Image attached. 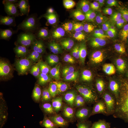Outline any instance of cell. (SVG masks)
Instances as JSON below:
<instances>
[{
    "label": "cell",
    "instance_id": "1",
    "mask_svg": "<svg viewBox=\"0 0 128 128\" xmlns=\"http://www.w3.org/2000/svg\"><path fill=\"white\" fill-rule=\"evenodd\" d=\"M58 29L53 20L41 24L26 39V44L38 48L53 50L60 42Z\"/></svg>",
    "mask_w": 128,
    "mask_h": 128
},
{
    "label": "cell",
    "instance_id": "2",
    "mask_svg": "<svg viewBox=\"0 0 128 128\" xmlns=\"http://www.w3.org/2000/svg\"><path fill=\"white\" fill-rule=\"evenodd\" d=\"M26 56V64L41 71L47 69L55 59L52 50L44 48L34 49L28 52Z\"/></svg>",
    "mask_w": 128,
    "mask_h": 128
},
{
    "label": "cell",
    "instance_id": "3",
    "mask_svg": "<svg viewBox=\"0 0 128 128\" xmlns=\"http://www.w3.org/2000/svg\"><path fill=\"white\" fill-rule=\"evenodd\" d=\"M49 94L41 87L27 89L23 94L24 102L30 112H38L46 104Z\"/></svg>",
    "mask_w": 128,
    "mask_h": 128
},
{
    "label": "cell",
    "instance_id": "4",
    "mask_svg": "<svg viewBox=\"0 0 128 128\" xmlns=\"http://www.w3.org/2000/svg\"><path fill=\"white\" fill-rule=\"evenodd\" d=\"M18 101L16 96L9 92L1 90L0 92V114L9 118L16 116L18 112Z\"/></svg>",
    "mask_w": 128,
    "mask_h": 128
},
{
    "label": "cell",
    "instance_id": "5",
    "mask_svg": "<svg viewBox=\"0 0 128 128\" xmlns=\"http://www.w3.org/2000/svg\"><path fill=\"white\" fill-rule=\"evenodd\" d=\"M8 18L12 24L26 25L30 23V18L26 14V5L16 4L9 0L4 1Z\"/></svg>",
    "mask_w": 128,
    "mask_h": 128
},
{
    "label": "cell",
    "instance_id": "6",
    "mask_svg": "<svg viewBox=\"0 0 128 128\" xmlns=\"http://www.w3.org/2000/svg\"><path fill=\"white\" fill-rule=\"evenodd\" d=\"M26 6L27 12L29 15L30 23H42L45 16V9L42 1L30 0L28 2Z\"/></svg>",
    "mask_w": 128,
    "mask_h": 128
},
{
    "label": "cell",
    "instance_id": "7",
    "mask_svg": "<svg viewBox=\"0 0 128 128\" xmlns=\"http://www.w3.org/2000/svg\"><path fill=\"white\" fill-rule=\"evenodd\" d=\"M24 25L22 24L0 23V36L13 40H22L24 36L23 32Z\"/></svg>",
    "mask_w": 128,
    "mask_h": 128
},
{
    "label": "cell",
    "instance_id": "8",
    "mask_svg": "<svg viewBox=\"0 0 128 128\" xmlns=\"http://www.w3.org/2000/svg\"><path fill=\"white\" fill-rule=\"evenodd\" d=\"M47 73L50 76L63 81L68 78V72L64 60L54 59L47 68Z\"/></svg>",
    "mask_w": 128,
    "mask_h": 128
},
{
    "label": "cell",
    "instance_id": "9",
    "mask_svg": "<svg viewBox=\"0 0 128 128\" xmlns=\"http://www.w3.org/2000/svg\"><path fill=\"white\" fill-rule=\"evenodd\" d=\"M26 46H21L18 43L7 44H0V57L1 59L13 60L22 50H24Z\"/></svg>",
    "mask_w": 128,
    "mask_h": 128
},
{
    "label": "cell",
    "instance_id": "10",
    "mask_svg": "<svg viewBox=\"0 0 128 128\" xmlns=\"http://www.w3.org/2000/svg\"><path fill=\"white\" fill-rule=\"evenodd\" d=\"M72 70L76 78L82 81L91 80L94 78L92 70L89 66L78 60L72 65Z\"/></svg>",
    "mask_w": 128,
    "mask_h": 128
},
{
    "label": "cell",
    "instance_id": "11",
    "mask_svg": "<svg viewBox=\"0 0 128 128\" xmlns=\"http://www.w3.org/2000/svg\"><path fill=\"white\" fill-rule=\"evenodd\" d=\"M52 51L55 58L57 57L58 60H63L71 58L75 54V50L73 45L68 42L59 43Z\"/></svg>",
    "mask_w": 128,
    "mask_h": 128
},
{
    "label": "cell",
    "instance_id": "12",
    "mask_svg": "<svg viewBox=\"0 0 128 128\" xmlns=\"http://www.w3.org/2000/svg\"><path fill=\"white\" fill-rule=\"evenodd\" d=\"M21 76L25 84L34 86L38 84L43 78L41 71L34 68H25L21 73Z\"/></svg>",
    "mask_w": 128,
    "mask_h": 128
},
{
    "label": "cell",
    "instance_id": "13",
    "mask_svg": "<svg viewBox=\"0 0 128 128\" xmlns=\"http://www.w3.org/2000/svg\"><path fill=\"white\" fill-rule=\"evenodd\" d=\"M90 65L96 74L100 76H104L110 70L112 66V62L106 57H102L92 60Z\"/></svg>",
    "mask_w": 128,
    "mask_h": 128
},
{
    "label": "cell",
    "instance_id": "14",
    "mask_svg": "<svg viewBox=\"0 0 128 128\" xmlns=\"http://www.w3.org/2000/svg\"><path fill=\"white\" fill-rule=\"evenodd\" d=\"M57 126L60 128H65L77 121L75 114L72 111L60 109L57 115Z\"/></svg>",
    "mask_w": 128,
    "mask_h": 128
},
{
    "label": "cell",
    "instance_id": "15",
    "mask_svg": "<svg viewBox=\"0 0 128 128\" xmlns=\"http://www.w3.org/2000/svg\"><path fill=\"white\" fill-rule=\"evenodd\" d=\"M97 51V45L92 41L86 42L76 48L77 56L82 58H90L96 54Z\"/></svg>",
    "mask_w": 128,
    "mask_h": 128
},
{
    "label": "cell",
    "instance_id": "16",
    "mask_svg": "<svg viewBox=\"0 0 128 128\" xmlns=\"http://www.w3.org/2000/svg\"><path fill=\"white\" fill-rule=\"evenodd\" d=\"M90 98L86 97L76 104L74 108L76 114L86 121L90 118Z\"/></svg>",
    "mask_w": 128,
    "mask_h": 128
},
{
    "label": "cell",
    "instance_id": "17",
    "mask_svg": "<svg viewBox=\"0 0 128 128\" xmlns=\"http://www.w3.org/2000/svg\"><path fill=\"white\" fill-rule=\"evenodd\" d=\"M62 25L68 28L73 36L75 38L82 36L86 32V25L84 21L82 20L77 21L70 20Z\"/></svg>",
    "mask_w": 128,
    "mask_h": 128
},
{
    "label": "cell",
    "instance_id": "18",
    "mask_svg": "<svg viewBox=\"0 0 128 128\" xmlns=\"http://www.w3.org/2000/svg\"><path fill=\"white\" fill-rule=\"evenodd\" d=\"M89 89L87 85L81 82H74L70 84V92L71 96L76 99L82 98L88 93Z\"/></svg>",
    "mask_w": 128,
    "mask_h": 128
},
{
    "label": "cell",
    "instance_id": "19",
    "mask_svg": "<svg viewBox=\"0 0 128 128\" xmlns=\"http://www.w3.org/2000/svg\"><path fill=\"white\" fill-rule=\"evenodd\" d=\"M62 85V81L49 76L44 81L40 87L49 94H54L58 90Z\"/></svg>",
    "mask_w": 128,
    "mask_h": 128
},
{
    "label": "cell",
    "instance_id": "20",
    "mask_svg": "<svg viewBox=\"0 0 128 128\" xmlns=\"http://www.w3.org/2000/svg\"><path fill=\"white\" fill-rule=\"evenodd\" d=\"M119 88L121 94L126 96L128 90V64H124L119 67Z\"/></svg>",
    "mask_w": 128,
    "mask_h": 128
},
{
    "label": "cell",
    "instance_id": "21",
    "mask_svg": "<svg viewBox=\"0 0 128 128\" xmlns=\"http://www.w3.org/2000/svg\"><path fill=\"white\" fill-rule=\"evenodd\" d=\"M60 91L48 99L45 105V110L53 116H57L60 110Z\"/></svg>",
    "mask_w": 128,
    "mask_h": 128
},
{
    "label": "cell",
    "instance_id": "22",
    "mask_svg": "<svg viewBox=\"0 0 128 128\" xmlns=\"http://www.w3.org/2000/svg\"><path fill=\"white\" fill-rule=\"evenodd\" d=\"M108 22L112 27L117 31L123 32L128 29V22L119 14H116L110 17Z\"/></svg>",
    "mask_w": 128,
    "mask_h": 128
},
{
    "label": "cell",
    "instance_id": "23",
    "mask_svg": "<svg viewBox=\"0 0 128 128\" xmlns=\"http://www.w3.org/2000/svg\"><path fill=\"white\" fill-rule=\"evenodd\" d=\"M60 109L67 111H72L76 104L71 96L61 91L60 93Z\"/></svg>",
    "mask_w": 128,
    "mask_h": 128
},
{
    "label": "cell",
    "instance_id": "24",
    "mask_svg": "<svg viewBox=\"0 0 128 128\" xmlns=\"http://www.w3.org/2000/svg\"><path fill=\"white\" fill-rule=\"evenodd\" d=\"M118 112V109L117 107H112L110 109L98 115L96 120L99 122L113 121L116 118Z\"/></svg>",
    "mask_w": 128,
    "mask_h": 128
},
{
    "label": "cell",
    "instance_id": "25",
    "mask_svg": "<svg viewBox=\"0 0 128 128\" xmlns=\"http://www.w3.org/2000/svg\"><path fill=\"white\" fill-rule=\"evenodd\" d=\"M112 103L108 99H100L96 101L93 106V111L96 116L110 109Z\"/></svg>",
    "mask_w": 128,
    "mask_h": 128
},
{
    "label": "cell",
    "instance_id": "26",
    "mask_svg": "<svg viewBox=\"0 0 128 128\" xmlns=\"http://www.w3.org/2000/svg\"><path fill=\"white\" fill-rule=\"evenodd\" d=\"M94 5L97 11L102 14L109 12L114 7L112 2L108 0H96Z\"/></svg>",
    "mask_w": 128,
    "mask_h": 128
},
{
    "label": "cell",
    "instance_id": "27",
    "mask_svg": "<svg viewBox=\"0 0 128 128\" xmlns=\"http://www.w3.org/2000/svg\"><path fill=\"white\" fill-rule=\"evenodd\" d=\"M109 56L117 62H122L128 59V53L124 48H113L109 52Z\"/></svg>",
    "mask_w": 128,
    "mask_h": 128
},
{
    "label": "cell",
    "instance_id": "28",
    "mask_svg": "<svg viewBox=\"0 0 128 128\" xmlns=\"http://www.w3.org/2000/svg\"><path fill=\"white\" fill-rule=\"evenodd\" d=\"M125 39L126 38L122 34H112L110 36L109 44L113 48H122L125 45Z\"/></svg>",
    "mask_w": 128,
    "mask_h": 128
},
{
    "label": "cell",
    "instance_id": "29",
    "mask_svg": "<svg viewBox=\"0 0 128 128\" xmlns=\"http://www.w3.org/2000/svg\"><path fill=\"white\" fill-rule=\"evenodd\" d=\"M110 38V36L107 34L102 33L97 34L93 39L98 46L104 48L109 44Z\"/></svg>",
    "mask_w": 128,
    "mask_h": 128
},
{
    "label": "cell",
    "instance_id": "30",
    "mask_svg": "<svg viewBox=\"0 0 128 128\" xmlns=\"http://www.w3.org/2000/svg\"><path fill=\"white\" fill-rule=\"evenodd\" d=\"M118 8L119 13L128 20V0L121 2L118 5Z\"/></svg>",
    "mask_w": 128,
    "mask_h": 128
},
{
    "label": "cell",
    "instance_id": "31",
    "mask_svg": "<svg viewBox=\"0 0 128 128\" xmlns=\"http://www.w3.org/2000/svg\"><path fill=\"white\" fill-rule=\"evenodd\" d=\"M114 68V84L113 87L114 88H119L120 85V74L119 67L115 66Z\"/></svg>",
    "mask_w": 128,
    "mask_h": 128
},
{
    "label": "cell",
    "instance_id": "32",
    "mask_svg": "<svg viewBox=\"0 0 128 128\" xmlns=\"http://www.w3.org/2000/svg\"><path fill=\"white\" fill-rule=\"evenodd\" d=\"M80 123L85 128H102L100 125L92 123L86 122H80Z\"/></svg>",
    "mask_w": 128,
    "mask_h": 128
},
{
    "label": "cell",
    "instance_id": "33",
    "mask_svg": "<svg viewBox=\"0 0 128 128\" xmlns=\"http://www.w3.org/2000/svg\"><path fill=\"white\" fill-rule=\"evenodd\" d=\"M97 84L100 86L102 88L105 89V90L107 92L109 96L112 95V91L111 88L105 82L102 81L100 82H98Z\"/></svg>",
    "mask_w": 128,
    "mask_h": 128
},
{
    "label": "cell",
    "instance_id": "34",
    "mask_svg": "<svg viewBox=\"0 0 128 128\" xmlns=\"http://www.w3.org/2000/svg\"><path fill=\"white\" fill-rule=\"evenodd\" d=\"M114 68L112 69V71L108 74L107 78V82L108 84L113 86L114 84Z\"/></svg>",
    "mask_w": 128,
    "mask_h": 128
},
{
    "label": "cell",
    "instance_id": "35",
    "mask_svg": "<svg viewBox=\"0 0 128 128\" xmlns=\"http://www.w3.org/2000/svg\"><path fill=\"white\" fill-rule=\"evenodd\" d=\"M82 20V16L79 12L76 11L72 14L70 20L72 21H77Z\"/></svg>",
    "mask_w": 128,
    "mask_h": 128
},
{
    "label": "cell",
    "instance_id": "36",
    "mask_svg": "<svg viewBox=\"0 0 128 128\" xmlns=\"http://www.w3.org/2000/svg\"><path fill=\"white\" fill-rule=\"evenodd\" d=\"M124 121L128 122V105H126L123 109L122 115Z\"/></svg>",
    "mask_w": 128,
    "mask_h": 128
},
{
    "label": "cell",
    "instance_id": "37",
    "mask_svg": "<svg viewBox=\"0 0 128 128\" xmlns=\"http://www.w3.org/2000/svg\"><path fill=\"white\" fill-rule=\"evenodd\" d=\"M95 89H96V92L98 93L109 96L107 92L106 91L105 89L102 88V86L98 84L96 85V87H95Z\"/></svg>",
    "mask_w": 128,
    "mask_h": 128
},
{
    "label": "cell",
    "instance_id": "38",
    "mask_svg": "<svg viewBox=\"0 0 128 128\" xmlns=\"http://www.w3.org/2000/svg\"><path fill=\"white\" fill-rule=\"evenodd\" d=\"M9 1L12 3L20 5L26 4L28 2L26 0H9Z\"/></svg>",
    "mask_w": 128,
    "mask_h": 128
},
{
    "label": "cell",
    "instance_id": "39",
    "mask_svg": "<svg viewBox=\"0 0 128 128\" xmlns=\"http://www.w3.org/2000/svg\"><path fill=\"white\" fill-rule=\"evenodd\" d=\"M74 128H85L83 127L82 125L80 122L76 124L75 125Z\"/></svg>",
    "mask_w": 128,
    "mask_h": 128
},
{
    "label": "cell",
    "instance_id": "40",
    "mask_svg": "<svg viewBox=\"0 0 128 128\" xmlns=\"http://www.w3.org/2000/svg\"><path fill=\"white\" fill-rule=\"evenodd\" d=\"M125 45L128 48V36L126 37L125 39Z\"/></svg>",
    "mask_w": 128,
    "mask_h": 128
},
{
    "label": "cell",
    "instance_id": "41",
    "mask_svg": "<svg viewBox=\"0 0 128 128\" xmlns=\"http://www.w3.org/2000/svg\"><path fill=\"white\" fill-rule=\"evenodd\" d=\"M128 128L127 127H120V128Z\"/></svg>",
    "mask_w": 128,
    "mask_h": 128
},
{
    "label": "cell",
    "instance_id": "42",
    "mask_svg": "<svg viewBox=\"0 0 128 128\" xmlns=\"http://www.w3.org/2000/svg\"></svg>",
    "mask_w": 128,
    "mask_h": 128
}]
</instances>
